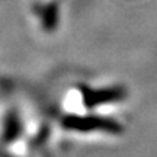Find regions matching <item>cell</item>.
<instances>
[{
  "mask_svg": "<svg viewBox=\"0 0 157 157\" xmlns=\"http://www.w3.org/2000/svg\"><path fill=\"white\" fill-rule=\"evenodd\" d=\"M64 125L68 129H78V131H115V124L108 119H102L98 117H87V118H78V117H68L64 121Z\"/></svg>",
  "mask_w": 157,
  "mask_h": 157,
  "instance_id": "cell-1",
  "label": "cell"
}]
</instances>
